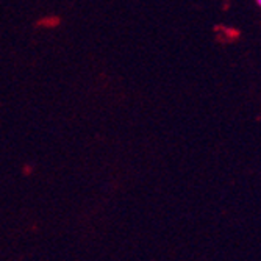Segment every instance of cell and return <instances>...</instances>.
<instances>
[{
	"instance_id": "1",
	"label": "cell",
	"mask_w": 261,
	"mask_h": 261,
	"mask_svg": "<svg viewBox=\"0 0 261 261\" xmlns=\"http://www.w3.org/2000/svg\"><path fill=\"white\" fill-rule=\"evenodd\" d=\"M253 2H255V4H256V5H258L259 8H261V0H253Z\"/></svg>"
}]
</instances>
